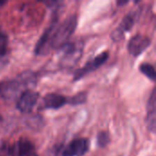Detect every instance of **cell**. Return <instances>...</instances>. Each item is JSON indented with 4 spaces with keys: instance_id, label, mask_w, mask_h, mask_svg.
<instances>
[{
    "instance_id": "obj_2",
    "label": "cell",
    "mask_w": 156,
    "mask_h": 156,
    "mask_svg": "<svg viewBox=\"0 0 156 156\" xmlns=\"http://www.w3.org/2000/svg\"><path fill=\"white\" fill-rule=\"evenodd\" d=\"M78 25V17L75 14L67 17L59 26H57L52 36L51 48L59 49L68 43L69 37L73 35Z\"/></svg>"
},
{
    "instance_id": "obj_3",
    "label": "cell",
    "mask_w": 156,
    "mask_h": 156,
    "mask_svg": "<svg viewBox=\"0 0 156 156\" xmlns=\"http://www.w3.org/2000/svg\"><path fill=\"white\" fill-rule=\"evenodd\" d=\"M61 49L63 55L60 59V64L63 67H72L75 65L80 58L83 51V43L82 42H68L62 46Z\"/></svg>"
},
{
    "instance_id": "obj_4",
    "label": "cell",
    "mask_w": 156,
    "mask_h": 156,
    "mask_svg": "<svg viewBox=\"0 0 156 156\" xmlns=\"http://www.w3.org/2000/svg\"><path fill=\"white\" fill-rule=\"evenodd\" d=\"M57 26H58L57 18H55L54 21L52 22V24L45 30L43 35L38 39V41L35 47V54L36 55L44 56V55H47L50 51L52 36H53V32Z\"/></svg>"
},
{
    "instance_id": "obj_20",
    "label": "cell",
    "mask_w": 156,
    "mask_h": 156,
    "mask_svg": "<svg viewBox=\"0 0 156 156\" xmlns=\"http://www.w3.org/2000/svg\"><path fill=\"white\" fill-rule=\"evenodd\" d=\"M2 120H3V117H2L1 114H0V122H2Z\"/></svg>"
},
{
    "instance_id": "obj_8",
    "label": "cell",
    "mask_w": 156,
    "mask_h": 156,
    "mask_svg": "<svg viewBox=\"0 0 156 156\" xmlns=\"http://www.w3.org/2000/svg\"><path fill=\"white\" fill-rule=\"evenodd\" d=\"M136 13L135 12H130L129 14H127L123 19L122 20V23L120 24V26L112 33V39H113L114 41H120L124 37V33L127 31H130L134 23H135V19H136Z\"/></svg>"
},
{
    "instance_id": "obj_13",
    "label": "cell",
    "mask_w": 156,
    "mask_h": 156,
    "mask_svg": "<svg viewBox=\"0 0 156 156\" xmlns=\"http://www.w3.org/2000/svg\"><path fill=\"white\" fill-rule=\"evenodd\" d=\"M8 37L4 32H0V67L8 61Z\"/></svg>"
},
{
    "instance_id": "obj_17",
    "label": "cell",
    "mask_w": 156,
    "mask_h": 156,
    "mask_svg": "<svg viewBox=\"0 0 156 156\" xmlns=\"http://www.w3.org/2000/svg\"><path fill=\"white\" fill-rule=\"evenodd\" d=\"M48 156H59V155H58V152H56V151L54 150L52 153L48 154Z\"/></svg>"
},
{
    "instance_id": "obj_7",
    "label": "cell",
    "mask_w": 156,
    "mask_h": 156,
    "mask_svg": "<svg viewBox=\"0 0 156 156\" xmlns=\"http://www.w3.org/2000/svg\"><path fill=\"white\" fill-rule=\"evenodd\" d=\"M90 149V142L88 139H75L66 146L62 151L61 156H83Z\"/></svg>"
},
{
    "instance_id": "obj_18",
    "label": "cell",
    "mask_w": 156,
    "mask_h": 156,
    "mask_svg": "<svg viewBox=\"0 0 156 156\" xmlns=\"http://www.w3.org/2000/svg\"><path fill=\"white\" fill-rule=\"evenodd\" d=\"M127 3H128V1H118V2H117L118 5H125V4H127Z\"/></svg>"
},
{
    "instance_id": "obj_11",
    "label": "cell",
    "mask_w": 156,
    "mask_h": 156,
    "mask_svg": "<svg viewBox=\"0 0 156 156\" xmlns=\"http://www.w3.org/2000/svg\"><path fill=\"white\" fill-rule=\"evenodd\" d=\"M155 89L153 90L151 96L148 100L147 103V117H146V124L148 127V130L154 133L156 128V114H155Z\"/></svg>"
},
{
    "instance_id": "obj_5",
    "label": "cell",
    "mask_w": 156,
    "mask_h": 156,
    "mask_svg": "<svg viewBox=\"0 0 156 156\" xmlns=\"http://www.w3.org/2000/svg\"><path fill=\"white\" fill-rule=\"evenodd\" d=\"M108 58H109V53L106 51L96 56L92 60L87 62L83 68H80L75 71L73 80H79L80 79L83 78L85 75L96 70L97 69H99L102 64H104L107 61Z\"/></svg>"
},
{
    "instance_id": "obj_19",
    "label": "cell",
    "mask_w": 156,
    "mask_h": 156,
    "mask_svg": "<svg viewBox=\"0 0 156 156\" xmlns=\"http://www.w3.org/2000/svg\"><path fill=\"white\" fill-rule=\"evenodd\" d=\"M27 156H37V154H35V152H34V153H31V154H29L28 155H27Z\"/></svg>"
},
{
    "instance_id": "obj_15",
    "label": "cell",
    "mask_w": 156,
    "mask_h": 156,
    "mask_svg": "<svg viewBox=\"0 0 156 156\" xmlns=\"http://www.w3.org/2000/svg\"><path fill=\"white\" fill-rule=\"evenodd\" d=\"M87 100V93L86 92H80L78 93L72 97H70L69 100H67V103H69L71 105H80L86 101Z\"/></svg>"
},
{
    "instance_id": "obj_10",
    "label": "cell",
    "mask_w": 156,
    "mask_h": 156,
    "mask_svg": "<svg viewBox=\"0 0 156 156\" xmlns=\"http://www.w3.org/2000/svg\"><path fill=\"white\" fill-rule=\"evenodd\" d=\"M33 144L27 139H20L15 143L9 149V153L12 156H27L34 153Z\"/></svg>"
},
{
    "instance_id": "obj_12",
    "label": "cell",
    "mask_w": 156,
    "mask_h": 156,
    "mask_svg": "<svg viewBox=\"0 0 156 156\" xmlns=\"http://www.w3.org/2000/svg\"><path fill=\"white\" fill-rule=\"evenodd\" d=\"M67 98L62 95L50 93L46 95L42 101V108L44 109H53L58 110L63 107L67 103Z\"/></svg>"
},
{
    "instance_id": "obj_6",
    "label": "cell",
    "mask_w": 156,
    "mask_h": 156,
    "mask_svg": "<svg viewBox=\"0 0 156 156\" xmlns=\"http://www.w3.org/2000/svg\"><path fill=\"white\" fill-rule=\"evenodd\" d=\"M39 94L33 90L24 91L17 99L16 108L23 113H29L37 102Z\"/></svg>"
},
{
    "instance_id": "obj_9",
    "label": "cell",
    "mask_w": 156,
    "mask_h": 156,
    "mask_svg": "<svg viewBox=\"0 0 156 156\" xmlns=\"http://www.w3.org/2000/svg\"><path fill=\"white\" fill-rule=\"evenodd\" d=\"M151 45V39L147 37L142 35H136L135 37H132L128 44V50L129 53L134 57L141 55L148 47Z\"/></svg>"
},
{
    "instance_id": "obj_16",
    "label": "cell",
    "mask_w": 156,
    "mask_h": 156,
    "mask_svg": "<svg viewBox=\"0 0 156 156\" xmlns=\"http://www.w3.org/2000/svg\"><path fill=\"white\" fill-rule=\"evenodd\" d=\"M110 135L107 132H101L97 136V144L101 148L106 147L110 143Z\"/></svg>"
},
{
    "instance_id": "obj_14",
    "label": "cell",
    "mask_w": 156,
    "mask_h": 156,
    "mask_svg": "<svg viewBox=\"0 0 156 156\" xmlns=\"http://www.w3.org/2000/svg\"><path fill=\"white\" fill-rule=\"evenodd\" d=\"M140 71L145 75L147 78H149L151 80L154 81L156 79V72L154 67L152 64L149 63H143L140 65Z\"/></svg>"
},
{
    "instance_id": "obj_1",
    "label": "cell",
    "mask_w": 156,
    "mask_h": 156,
    "mask_svg": "<svg viewBox=\"0 0 156 156\" xmlns=\"http://www.w3.org/2000/svg\"><path fill=\"white\" fill-rule=\"evenodd\" d=\"M37 83V75L31 70H26L18 74L15 79L3 82L0 85V93L7 101L18 98L24 91L32 90Z\"/></svg>"
}]
</instances>
